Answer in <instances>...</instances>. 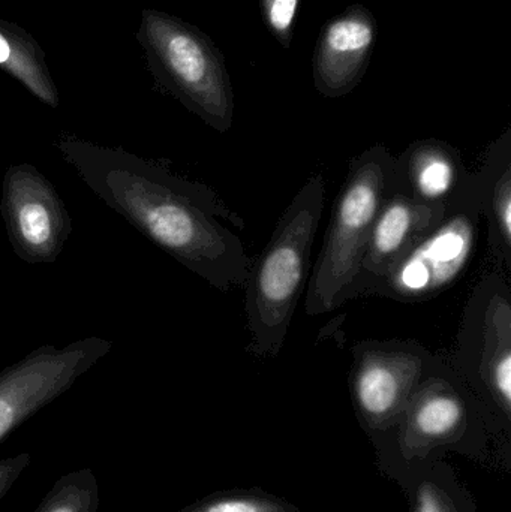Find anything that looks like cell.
I'll list each match as a JSON object with an SVG mask.
<instances>
[{
  "mask_svg": "<svg viewBox=\"0 0 511 512\" xmlns=\"http://www.w3.org/2000/svg\"><path fill=\"white\" fill-rule=\"evenodd\" d=\"M299 3L300 0H260L264 24L284 48H290L293 44Z\"/></svg>",
  "mask_w": 511,
  "mask_h": 512,
  "instance_id": "19",
  "label": "cell"
},
{
  "mask_svg": "<svg viewBox=\"0 0 511 512\" xmlns=\"http://www.w3.org/2000/svg\"><path fill=\"white\" fill-rule=\"evenodd\" d=\"M489 430L485 412L452 360L440 355L420 382L396 426L372 442L378 468L392 477L402 468L453 451L488 463Z\"/></svg>",
  "mask_w": 511,
  "mask_h": 512,
  "instance_id": "3",
  "label": "cell"
},
{
  "mask_svg": "<svg viewBox=\"0 0 511 512\" xmlns=\"http://www.w3.org/2000/svg\"><path fill=\"white\" fill-rule=\"evenodd\" d=\"M137 41L159 90L219 134L233 128L236 98L227 60L206 32L176 15L146 8Z\"/></svg>",
  "mask_w": 511,
  "mask_h": 512,
  "instance_id": "4",
  "label": "cell"
},
{
  "mask_svg": "<svg viewBox=\"0 0 511 512\" xmlns=\"http://www.w3.org/2000/svg\"><path fill=\"white\" fill-rule=\"evenodd\" d=\"M483 221L488 224V242L495 270L511 273V129H507L485 152L474 171Z\"/></svg>",
  "mask_w": 511,
  "mask_h": 512,
  "instance_id": "14",
  "label": "cell"
},
{
  "mask_svg": "<svg viewBox=\"0 0 511 512\" xmlns=\"http://www.w3.org/2000/svg\"><path fill=\"white\" fill-rule=\"evenodd\" d=\"M30 454L21 453L17 456L0 459V502L5 498L6 493L14 486L23 471L30 465Z\"/></svg>",
  "mask_w": 511,
  "mask_h": 512,
  "instance_id": "20",
  "label": "cell"
},
{
  "mask_svg": "<svg viewBox=\"0 0 511 512\" xmlns=\"http://www.w3.org/2000/svg\"><path fill=\"white\" fill-rule=\"evenodd\" d=\"M449 204L417 203L389 189L372 227L351 300L374 295L402 256L444 218Z\"/></svg>",
  "mask_w": 511,
  "mask_h": 512,
  "instance_id": "12",
  "label": "cell"
},
{
  "mask_svg": "<svg viewBox=\"0 0 511 512\" xmlns=\"http://www.w3.org/2000/svg\"><path fill=\"white\" fill-rule=\"evenodd\" d=\"M408 499V512H477L476 501L455 469L437 456L402 468L390 477Z\"/></svg>",
  "mask_w": 511,
  "mask_h": 512,
  "instance_id": "15",
  "label": "cell"
},
{
  "mask_svg": "<svg viewBox=\"0 0 511 512\" xmlns=\"http://www.w3.org/2000/svg\"><path fill=\"white\" fill-rule=\"evenodd\" d=\"M99 486L92 469L63 475L51 487L35 512H98Z\"/></svg>",
  "mask_w": 511,
  "mask_h": 512,
  "instance_id": "17",
  "label": "cell"
},
{
  "mask_svg": "<svg viewBox=\"0 0 511 512\" xmlns=\"http://www.w3.org/2000/svg\"><path fill=\"white\" fill-rule=\"evenodd\" d=\"M111 340L87 337L63 348L44 345L0 373V442L62 396L111 351Z\"/></svg>",
  "mask_w": 511,
  "mask_h": 512,
  "instance_id": "9",
  "label": "cell"
},
{
  "mask_svg": "<svg viewBox=\"0 0 511 512\" xmlns=\"http://www.w3.org/2000/svg\"><path fill=\"white\" fill-rule=\"evenodd\" d=\"M378 41L371 9L353 3L324 23L312 54V77L324 98L350 95L362 83Z\"/></svg>",
  "mask_w": 511,
  "mask_h": 512,
  "instance_id": "11",
  "label": "cell"
},
{
  "mask_svg": "<svg viewBox=\"0 0 511 512\" xmlns=\"http://www.w3.org/2000/svg\"><path fill=\"white\" fill-rule=\"evenodd\" d=\"M473 183L456 147L444 141L419 140L393 158L390 189L422 204H449Z\"/></svg>",
  "mask_w": 511,
  "mask_h": 512,
  "instance_id": "13",
  "label": "cell"
},
{
  "mask_svg": "<svg viewBox=\"0 0 511 512\" xmlns=\"http://www.w3.org/2000/svg\"><path fill=\"white\" fill-rule=\"evenodd\" d=\"M177 512H300V508L261 489H234L198 499Z\"/></svg>",
  "mask_w": 511,
  "mask_h": 512,
  "instance_id": "18",
  "label": "cell"
},
{
  "mask_svg": "<svg viewBox=\"0 0 511 512\" xmlns=\"http://www.w3.org/2000/svg\"><path fill=\"white\" fill-rule=\"evenodd\" d=\"M0 69L51 108L60 105L59 92L45 62L41 45L27 30L0 18Z\"/></svg>",
  "mask_w": 511,
  "mask_h": 512,
  "instance_id": "16",
  "label": "cell"
},
{
  "mask_svg": "<svg viewBox=\"0 0 511 512\" xmlns=\"http://www.w3.org/2000/svg\"><path fill=\"white\" fill-rule=\"evenodd\" d=\"M0 210L18 258L29 264H50L59 258L71 236L72 219L54 186L35 167L8 168Z\"/></svg>",
  "mask_w": 511,
  "mask_h": 512,
  "instance_id": "10",
  "label": "cell"
},
{
  "mask_svg": "<svg viewBox=\"0 0 511 512\" xmlns=\"http://www.w3.org/2000/svg\"><path fill=\"white\" fill-rule=\"evenodd\" d=\"M56 147L99 200L183 267L222 292L245 285L254 258L224 224L245 222L212 189L117 147L68 135Z\"/></svg>",
  "mask_w": 511,
  "mask_h": 512,
  "instance_id": "1",
  "label": "cell"
},
{
  "mask_svg": "<svg viewBox=\"0 0 511 512\" xmlns=\"http://www.w3.org/2000/svg\"><path fill=\"white\" fill-rule=\"evenodd\" d=\"M440 355L416 340H363L353 349L350 393L372 442L393 429Z\"/></svg>",
  "mask_w": 511,
  "mask_h": 512,
  "instance_id": "8",
  "label": "cell"
},
{
  "mask_svg": "<svg viewBox=\"0 0 511 512\" xmlns=\"http://www.w3.org/2000/svg\"><path fill=\"white\" fill-rule=\"evenodd\" d=\"M393 158L386 146L375 144L351 159L309 277L305 300L309 316L326 315L351 300L372 227L390 189Z\"/></svg>",
  "mask_w": 511,
  "mask_h": 512,
  "instance_id": "5",
  "label": "cell"
},
{
  "mask_svg": "<svg viewBox=\"0 0 511 512\" xmlns=\"http://www.w3.org/2000/svg\"><path fill=\"white\" fill-rule=\"evenodd\" d=\"M453 367L485 412L491 432H510L511 288L498 270L483 274L468 298Z\"/></svg>",
  "mask_w": 511,
  "mask_h": 512,
  "instance_id": "6",
  "label": "cell"
},
{
  "mask_svg": "<svg viewBox=\"0 0 511 512\" xmlns=\"http://www.w3.org/2000/svg\"><path fill=\"white\" fill-rule=\"evenodd\" d=\"M483 213L476 180L449 204L444 218L402 256L374 295L420 303L449 291L467 273L479 245Z\"/></svg>",
  "mask_w": 511,
  "mask_h": 512,
  "instance_id": "7",
  "label": "cell"
},
{
  "mask_svg": "<svg viewBox=\"0 0 511 512\" xmlns=\"http://www.w3.org/2000/svg\"><path fill=\"white\" fill-rule=\"evenodd\" d=\"M326 183L317 173L300 188L279 218L246 280L249 351L273 358L282 351L294 312L308 283L311 254L323 216Z\"/></svg>",
  "mask_w": 511,
  "mask_h": 512,
  "instance_id": "2",
  "label": "cell"
}]
</instances>
